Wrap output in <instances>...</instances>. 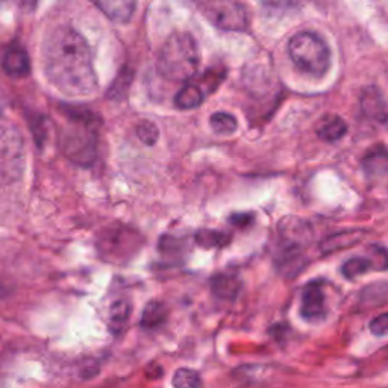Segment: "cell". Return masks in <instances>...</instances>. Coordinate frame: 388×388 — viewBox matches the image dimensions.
<instances>
[{"instance_id":"obj_1","label":"cell","mask_w":388,"mask_h":388,"mask_svg":"<svg viewBox=\"0 0 388 388\" xmlns=\"http://www.w3.org/2000/svg\"><path fill=\"white\" fill-rule=\"evenodd\" d=\"M44 71L50 84L69 96H90L97 90L93 53L69 25H60L43 43Z\"/></svg>"},{"instance_id":"obj_2","label":"cell","mask_w":388,"mask_h":388,"mask_svg":"<svg viewBox=\"0 0 388 388\" xmlns=\"http://www.w3.org/2000/svg\"><path fill=\"white\" fill-rule=\"evenodd\" d=\"M200 66V52L194 36L188 32H174L161 48L156 61L158 73L173 82H186L196 76Z\"/></svg>"},{"instance_id":"obj_3","label":"cell","mask_w":388,"mask_h":388,"mask_svg":"<svg viewBox=\"0 0 388 388\" xmlns=\"http://www.w3.org/2000/svg\"><path fill=\"white\" fill-rule=\"evenodd\" d=\"M289 55L296 66L312 76H325L331 67L329 46L314 32L296 34L289 43Z\"/></svg>"},{"instance_id":"obj_4","label":"cell","mask_w":388,"mask_h":388,"mask_svg":"<svg viewBox=\"0 0 388 388\" xmlns=\"http://www.w3.org/2000/svg\"><path fill=\"white\" fill-rule=\"evenodd\" d=\"M203 17L221 31L243 32L249 27V11L243 4L229 0H208L199 4Z\"/></svg>"},{"instance_id":"obj_5","label":"cell","mask_w":388,"mask_h":388,"mask_svg":"<svg viewBox=\"0 0 388 388\" xmlns=\"http://www.w3.org/2000/svg\"><path fill=\"white\" fill-rule=\"evenodd\" d=\"M61 146L71 161L90 164L96 155V134L88 123L73 122L62 134Z\"/></svg>"},{"instance_id":"obj_6","label":"cell","mask_w":388,"mask_h":388,"mask_svg":"<svg viewBox=\"0 0 388 388\" xmlns=\"http://www.w3.org/2000/svg\"><path fill=\"white\" fill-rule=\"evenodd\" d=\"M279 237L284 247H293V249H302L311 242V226L308 221L299 217H284L279 225Z\"/></svg>"},{"instance_id":"obj_7","label":"cell","mask_w":388,"mask_h":388,"mask_svg":"<svg viewBox=\"0 0 388 388\" xmlns=\"http://www.w3.org/2000/svg\"><path fill=\"white\" fill-rule=\"evenodd\" d=\"M300 316L308 321H317L326 316V299L320 281H314L302 293Z\"/></svg>"},{"instance_id":"obj_8","label":"cell","mask_w":388,"mask_h":388,"mask_svg":"<svg viewBox=\"0 0 388 388\" xmlns=\"http://www.w3.org/2000/svg\"><path fill=\"white\" fill-rule=\"evenodd\" d=\"M0 66H2L6 75L13 78H23L31 70V61L23 48L17 44H9L0 57Z\"/></svg>"},{"instance_id":"obj_9","label":"cell","mask_w":388,"mask_h":388,"mask_svg":"<svg viewBox=\"0 0 388 388\" xmlns=\"http://www.w3.org/2000/svg\"><path fill=\"white\" fill-rule=\"evenodd\" d=\"M363 169L368 179H380L388 174V149L376 146L363 158Z\"/></svg>"},{"instance_id":"obj_10","label":"cell","mask_w":388,"mask_h":388,"mask_svg":"<svg viewBox=\"0 0 388 388\" xmlns=\"http://www.w3.org/2000/svg\"><path fill=\"white\" fill-rule=\"evenodd\" d=\"M347 132V123L337 114L323 116L316 125V134L323 141L334 143L343 138Z\"/></svg>"},{"instance_id":"obj_11","label":"cell","mask_w":388,"mask_h":388,"mask_svg":"<svg viewBox=\"0 0 388 388\" xmlns=\"http://www.w3.org/2000/svg\"><path fill=\"white\" fill-rule=\"evenodd\" d=\"M364 238L363 230H345V233H338L328 237L325 242L320 244V249L323 254H331L341 251V249L352 247L356 243L361 242Z\"/></svg>"},{"instance_id":"obj_12","label":"cell","mask_w":388,"mask_h":388,"mask_svg":"<svg viewBox=\"0 0 388 388\" xmlns=\"http://www.w3.org/2000/svg\"><path fill=\"white\" fill-rule=\"evenodd\" d=\"M97 8H100L111 20L118 23H126L131 20V17L135 11V4L129 0H105V2H97Z\"/></svg>"},{"instance_id":"obj_13","label":"cell","mask_w":388,"mask_h":388,"mask_svg":"<svg viewBox=\"0 0 388 388\" xmlns=\"http://www.w3.org/2000/svg\"><path fill=\"white\" fill-rule=\"evenodd\" d=\"M211 290L219 299H234L240 291V279L234 275L219 273L211 278Z\"/></svg>"},{"instance_id":"obj_14","label":"cell","mask_w":388,"mask_h":388,"mask_svg":"<svg viewBox=\"0 0 388 388\" xmlns=\"http://www.w3.org/2000/svg\"><path fill=\"white\" fill-rule=\"evenodd\" d=\"M167 307L162 302L152 300L146 305L141 316V326L146 329H155L167 320Z\"/></svg>"},{"instance_id":"obj_15","label":"cell","mask_w":388,"mask_h":388,"mask_svg":"<svg viewBox=\"0 0 388 388\" xmlns=\"http://www.w3.org/2000/svg\"><path fill=\"white\" fill-rule=\"evenodd\" d=\"M203 91L199 85L186 84L174 97V105L179 109H194L202 105Z\"/></svg>"},{"instance_id":"obj_16","label":"cell","mask_w":388,"mask_h":388,"mask_svg":"<svg viewBox=\"0 0 388 388\" xmlns=\"http://www.w3.org/2000/svg\"><path fill=\"white\" fill-rule=\"evenodd\" d=\"M129 316H131V303L127 300H117L109 310V329L114 334H120L126 325Z\"/></svg>"},{"instance_id":"obj_17","label":"cell","mask_w":388,"mask_h":388,"mask_svg":"<svg viewBox=\"0 0 388 388\" xmlns=\"http://www.w3.org/2000/svg\"><path fill=\"white\" fill-rule=\"evenodd\" d=\"M230 242V235L221 233V230L216 229H202L196 234V243L205 249H212V247H223L229 244Z\"/></svg>"},{"instance_id":"obj_18","label":"cell","mask_w":388,"mask_h":388,"mask_svg":"<svg viewBox=\"0 0 388 388\" xmlns=\"http://www.w3.org/2000/svg\"><path fill=\"white\" fill-rule=\"evenodd\" d=\"M209 126L219 135L234 134L238 127L237 118L229 113H216L209 118Z\"/></svg>"},{"instance_id":"obj_19","label":"cell","mask_w":388,"mask_h":388,"mask_svg":"<svg viewBox=\"0 0 388 388\" xmlns=\"http://www.w3.org/2000/svg\"><path fill=\"white\" fill-rule=\"evenodd\" d=\"M363 108L367 114H370L372 117H377L381 118L382 122L385 120L387 111H385V105L384 100L381 99L380 93L375 88H368L367 95L363 96Z\"/></svg>"},{"instance_id":"obj_20","label":"cell","mask_w":388,"mask_h":388,"mask_svg":"<svg viewBox=\"0 0 388 388\" xmlns=\"http://www.w3.org/2000/svg\"><path fill=\"white\" fill-rule=\"evenodd\" d=\"M373 270L372 261L368 260V258H352V260H349L341 267V273H343L347 279L354 281L358 276H361L367 272Z\"/></svg>"},{"instance_id":"obj_21","label":"cell","mask_w":388,"mask_h":388,"mask_svg":"<svg viewBox=\"0 0 388 388\" xmlns=\"http://www.w3.org/2000/svg\"><path fill=\"white\" fill-rule=\"evenodd\" d=\"M173 387L174 388H200L202 380L200 375L191 368H179L173 376Z\"/></svg>"},{"instance_id":"obj_22","label":"cell","mask_w":388,"mask_h":388,"mask_svg":"<svg viewBox=\"0 0 388 388\" xmlns=\"http://www.w3.org/2000/svg\"><path fill=\"white\" fill-rule=\"evenodd\" d=\"M137 135L140 137V140L143 143H146L147 146H153L156 143V140H158L160 131H158V127H156L155 123L143 122V123L138 125V127H137Z\"/></svg>"},{"instance_id":"obj_23","label":"cell","mask_w":388,"mask_h":388,"mask_svg":"<svg viewBox=\"0 0 388 388\" xmlns=\"http://www.w3.org/2000/svg\"><path fill=\"white\" fill-rule=\"evenodd\" d=\"M368 252H370V258H368V260L372 261L373 270H388V251L385 247L375 244L370 246Z\"/></svg>"},{"instance_id":"obj_24","label":"cell","mask_w":388,"mask_h":388,"mask_svg":"<svg viewBox=\"0 0 388 388\" xmlns=\"http://www.w3.org/2000/svg\"><path fill=\"white\" fill-rule=\"evenodd\" d=\"M368 328H370L372 334H375L377 337L388 335V312H384V314H381V316L375 317L370 321V325H368Z\"/></svg>"},{"instance_id":"obj_25","label":"cell","mask_w":388,"mask_h":388,"mask_svg":"<svg viewBox=\"0 0 388 388\" xmlns=\"http://www.w3.org/2000/svg\"><path fill=\"white\" fill-rule=\"evenodd\" d=\"M251 220H252V216H249V214H237V216L230 217V221H233L234 225H238V226H242L243 223L247 225Z\"/></svg>"},{"instance_id":"obj_26","label":"cell","mask_w":388,"mask_h":388,"mask_svg":"<svg viewBox=\"0 0 388 388\" xmlns=\"http://www.w3.org/2000/svg\"><path fill=\"white\" fill-rule=\"evenodd\" d=\"M384 123H387V125H388V113H387V116H385V120H384Z\"/></svg>"}]
</instances>
